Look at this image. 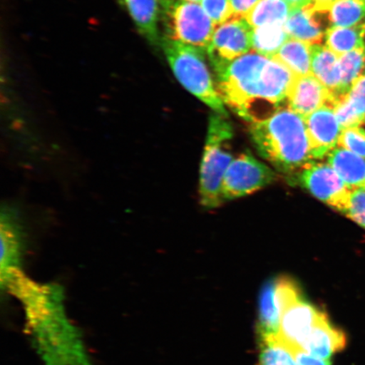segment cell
<instances>
[{"instance_id":"cell-22","label":"cell","mask_w":365,"mask_h":365,"mask_svg":"<svg viewBox=\"0 0 365 365\" xmlns=\"http://www.w3.org/2000/svg\"><path fill=\"white\" fill-rule=\"evenodd\" d=\"M290 38L284 24H272L253 29L252 51L273 58Z\"/></svg>"},{"instance_id":"cell-11","label":"cell","mask_w":365,"mask_h":365,"mask_svg":"<svg viewBox=\"0 0 365 365\" xmlns=\"http://www.w3.org/2000/svg\"><path fill=\"white\" fill-rule=\"evenodd\" d=\"M312 158L322 160L336 148L341 128L331 105L326 104L304 118Z\"/></svg>"},{"instance_id":"cell-4","label":"cell","mask_w":365,"mask_h":365,"mask_svg":"<svg viewBox=\"0 0 365 365\" xmlns=\"http://www.w3.org/2000/svg\"><path fill=\"white\" fill-rule=\"evenodd\" d=\"M226 118L216 113L210 117L200 173V202L207 208L218 207L225 202L222 182L234 160L230 150L234 133Z\"/></svg>"},{"instance_id":"cell-19","label":"cell","mask_w":365,"mask_h":365,"mask_svg":"<svg viewBox=\"0 0 365 365\" xmlns=\"http://www.w3.org/2000/svg\"><path fill=\"white\" fill-rule=\"evenodd\" d=\"M277 279L268 280L262 287L259 299L258 331L259 337L277 336L279 332L280 312L276 297Z\"/></svg>"},{"instance_id":"cell-6","label":"cell","mask_w":365,"mask_h":365,"mask_svg":"<svg viewBox=\"0 0 365 365\" xmlns=\"http://www.w3.org/2000/svg\"><path fill=\"white\" fill-rule=\"evenodd\" d=\"M166 39L207 51L216 26L200 3L160 0Z\"/></svg>"},{"instance_id":"cell-28","label":"cell","mask_w":365,"mask_h":365,"mask_svg":"<svg viewBox=\"0 0 365 365\" xmlns=\"http://www.w3.org/2000/svg\"><path fill=\"white\" fill-rule=\"evenodd\" d=\"M337 145L365 158V130L361 126L342 129Z\"/></svg>"},{"instance_id":"cell-23","label":"cell","mask_w":365,"mask_h":365,"mask_svg":"<svg viewBox=\"0 0 365 365\" xmlns=\"http://www.w3.org/2000/svg\"><path fill=\"white\" fill-rule=\"evenodd\" d=\"M364 24L354 27H329L326 31V46L336 56L364 49Z\"/></svg>"},{"instance_id":"cell-8","label":"cell","mask_w":365,"mask_h":365,"mask_svg":"<svg viewBox=\"0 0 365 365\" xmlns=\"http://www.w3.org/2000/svg\"><path fill=\"white\" fill-rule=\"evenodd\" d=\"M297 175L299 184L314 197L340 212L348 211L353 191L329 163L310 162Z\"/></svg>"},{"instance_id":"cell-30","label":"cell","mask_w":365,"mask_h":365,"mask_svg":"<svg viewBox=\"0 0 365 365\" xmlns=\"http://www.w3.org/2000/svg\"><path fill=\"white\" fill-rule=\"evenodd\" d=\"M346 96L355 110L365 118V75L354 82Z\"/></svg>"},{"instance_id":"cell-36","label":"cell","mask_w":365,"mask_h":365,"mask_svg":"<svg viewBox=\"0 0 365 365\" xmlns=\"http://www.w3.org/2000/svg\"><path fill=\"white\" fill-rule=\"evenodd\" d=\"M182 1H188V2H195V3H200L202 0H182Z\"/></svg>"},{"instance_id":"cell-3","label":"cell","mask_w":365,"mask_h":365,"mask_svg":"<svg viewBox=\"0 0 365 365\" xmlns=\"http://www.w3.org/2000/svg\"><path fill=\"white\" fill-rule=\"evenodd\" d=\"M251 139L259 154L278 171L298 175L314 161L304 118L289 105L264 120L250 123Z\"/></svg>"},{"instance_id":"cell-24","label":"cell","mask_w":365,"mask_h":365,"mask_svg":"<svg viewBox=\"0 0 365 365\" xmlns=\"http://www.w3.org/2000/svg\"><path fill=\"white\" fill-rule=\"evenodd\" d=\"M329 27H354L365 24L364 0H336L327 12ZM328 27V29H329Z\"/></svg>"},{"instance_id":"cell-9","label":"cell","mask_w":365,"mask_h":365,"mask_svg":"<svg viewBox=\"0 0 365 365\" xmlns=\"http://www.w3.org/2000/svg\"><path fill=\"white\" fill-rule=\"evenodd\" d=\"M276 175L266 164L250 153H243L232 160L222 182L225 200L243 197L270 185Z\"/></svg>"},{"instance_id":"cell-12","label":"cell","mask_w":365,"mask_h":365,"mask_svg":"<svg viewBox=\"0 0 365 365\" xmlns=\"http://www.w3.org/2000/svg\"><path fill=\"white\" fill-rule=\"evenodd\" d=\"M332 98L330 91L312 74L295 76L287 95V103L304 118L328 104Z\"/></svg>"},{"instance_id":"cell-16","label":"cell","mask_w":365,"mask_h":365,"mask_svg":"<svg viewBox=\"0 0 365 365\" xmlns=\"http://www.w3.org/2000/svg\"><path fill=\"white\" fill-rule=\"evenodd\" d=\"M327 162L351 190H365V158L336 148L328 155Z\"/></svg>"},{"instance_id":"cell-38","label":"cell","mask_w":365,"mask_h":365,"mask_svg":"<svg viewBox=\"0 0 365 365\" xmlns=\"http://www.w3.org/2000/svg\"><path fill=\"white\" fill-rule=\"evenodd\" d=\"M364 1H365V0H364Z\"/></svg>"},{"instance_id":"cell-37","label":"cell","mask_w":365,"mask_h":365,"mask_svg":"<svg viewBox=\"0 0 365 365\" xmlns=\"http://www.w3.org/2000/svg\"><path fill=\"white\" fill-rule=\"evenodd\" d=\"M364 75H365V68H364Z\"/></svg>"},{"instance_id":"cell-32","label":"cell","mask_w":365,"mask_h":365,"mask_svg":"<svg viewBox=\"0 0 365 365\" xmlns=\"http://www.w3.org/2000/svg\"><path fill=\"white\" fill-rule=\"evenodd\" d=\"M297 365H331L329 359L317 358L301 349L291 350Z\"/></svg>"},{"instance_id":"cell-27","label":"cell","mask_w":365,"mask_h":365,"mask_svg":"<svg viewBox=\"0 0 365 365\" xmlns=\"http://www.w3.org/2000/svg\"><path fill=\"white\" fill-rule=\"evenodd\" d=\"M331 105L339 120L341 130L345 128L361 126L365 124V118L355 110L346 98V94L332 100Z\"/></svg>"},{"instance_id":"cell-10","label":"cell","mask_w":365,"mask_h":365,"mask_svg":"<svg viewBox=\"0 0 365 365\" xmlns=\"http://www.w3.org/2000/svg\"><path fill=\"white\" fill-rule=\"evenodd\" d=\"M323 314L322 310L308 302L304 296L301 297L281 313L279 332L277 336L278 340L289 351L300 349Z\"/></svg>"},{"instance_id":"cell-34","label":"cell","mask_w":365,"mask_h":365,"mask_svg":"<svg viewBox=\"0 0 365 365\" xmlns=\"http://www.w3.org/2000/svg\"><path fill=\"white\" fill-rule=\"evenodd\" d=\"M336 1V0H312V4L317 11L327 13Z\"/></svg>"},{"instance_id":"cell-29","label":"cell","mask_w":365,"mask_h":365,"mask_svg":"<svg viewBox=\"0 0 365 365\" xmlns=\"http://www.w3.org/2000/svg\"><path fill=\"white\" fill-rule=\"evenodd\" d=\"M200 4L216 26L234 18L230 0H202Z\"/></svg>"},{"instance_id":"cell-14","label":"cell","mask_w":365,"mask_h":365,"mask_svg":"<svg viewBox=\"0 0 365 365\" xmlns=\"http://www.w3.org/2000/svg\"><path fill=\"white\" fill-rule=\"evenodd\" d=\"M327 13L319 12L309 3L307 6L294 8L285 23L290 38L310 45L321 44L326 31L323 18Z\"/></svg>"},{"instance_id":"cell-35","label":"cell","mask_w":365,"mask_h":365,"mask_svg":"<svg viewBox=\"0 0 365 365\" xmlns=\"http://www.w3.org/2000/svg\"><path fill=\"white\" fill-rule=\"evenodd\" d=\"M286 1L289 3L293 9L307 6V4L312 3V0H286Z\"/></svg>"},{"instance_id":"cell-20","label":"cell","mask_w":365,"mask_h":365,"mask_svg":"<svg viewBox=\"0 0 365 365\" xmlns=\"http://www.w3.org/2000/svg\"><path fill=\"white\" fill-rule=\"evenodd\" d=\"M312 46L289 38L273 58L284 65L294 76H308L312 74Z\"/></svg>"},{"instance_id":"cell-33","label":"cell","mask_w":365,"mask_h":365,"mask_svg":"<svg viewBox=\"0 0 365 365\" xmlns=\"http://www.w3.org/2000/svg\"><path fill=\"white\" fill-rule=\"evenodd\" d=\"M259 0H230L234 17L245 18Z\"/></svg>"},{"instance_id":"cell-21","label":"cell","mask_w":365,"mask_h":365,"mask_svg":"<svg viewBox=\"0 0 365 365\" xmlns=\"http://www.w3.org/2000/svg\"><path fill=\"white\" fill-rule=\"evenodd\" d=\"M292 10L293 7L286 0H259L245 19L253 29L272 24L285 25Z\"/></svg>"},{"instance_id":"cell-39","label":"cell","mask_w":365,"mask_h":365,"mask_svg":"<svg viewBox=\"0 0 365 365\" xmlns=\"http://www.w3.org/2000/svg\"><path fill=\"white\" fill-rule=\"evenodd\" d=\"M294 365H297V364H294Z\"/></svg>"},{"instance_id":"cell-17","label":"cell","mask_w":365,"mask_h":365,"mask_svg":"<svg viewBox=\"0 0 365 365\" xmlns=\"http://www.w3.org/2000/svg\"><path fill=\"white\" fill-rule=\"evenodd\" d=\"M124 3L140 33L150 43H158L161 17L160 0H124Z\"/></svg>"},{"instance_id":"cell-25","label":"cell","mask_w":365,"mask_h":365,"mask_svg":"<svg viewBox=\"0 0 365 365\" xmlns=\"http://www.w3.org/2000/svg\"><path fill=\"white\" fill-rule=\"evenodd\" d=\"M341 77V96L349 91L354 82L364 75L365 68V50L356 49L339 56Z\"/></svg>"},{"instance_id":"cell-1","label":"cell","mask_w":365,"mask_h":365,"mask_svg":"<svg viewBox=\"0 0 365 365\" xmlns=\"http://www.w3.org/2000/svg\"><path fill=\"white\" fill-rule=\"evenodd\" d=\"M2 287L21 300L43 365H91L81 332L67 316L61 286L36 284L20 269Z\"/></svg>"},{"instance_id":"cell-31","label":"cell","mask_w":365,"mask_h":365,"mask_svg":"<svg viewBox=\"0 0 365 365\" xmlns=\"http://www.w3.org/2000/svg\"><path fill=\"white\" fill-rule=\"evenodd\" d=\"M345 215L365 230V190L353 191L350 207Z\"/></svg>"},{"instance_id":"cell-13","label":"cell","mask_w":365,"mask_h":365,"mask_svg":"<svg viewBox=\"0 0 365 365\" xmlns=\"http://www.w3.org/2000/svg\"><path fill=\"white\" fill-rule=\"evenodd\" d=\"M344 332L333 326L324 313L310 331L300 349L317 358L329 359L331 356L345 348Z\"/></svg>"},{"instance_id":"cell-5","label":"cell","mask_w":365,"mask_h":365,"mask_svg":"<svg viewBox=\"0 0 365 365\" xmlns=\"http://www.w3.org/2000/svg\"><path fill=\"white\" fill-rule=\"evenodd\" d=\"M164 53L178 81L214 112L227 118L220 94L205 63L204 50L164 40Z\"/></svg>"},{"instance_id":"cell-26","label":"cell","mask_w":365,"mask_h":365,"mask_svg":"<svg viewBox=\"0 0 365 365\" xmlns=\"http://www.w3.org/2000/svg\"><path fill=\"white\" fill-rule=\"evenodd\" d=\"M259 365H294L293 354L277 336L259 337Z\"/></svg>"},{"instance_id":"cell-7","label":"cell","mask_w":365,"mask_h":365,"mask_svg":"<svg viewBox=\"0 0 365 365\" xmlns=\"http://www.w3.org/2000/svg\"><path fill=\"white\" fill-rule=\"evenodd\" d=\"M253 29L245 18L234 17L216 26L207 51L216 74L252 50Z\"/></svg>"},{"instance_id":"cell-15","label":"cell","mask_w":365,"mask_h":365,"mask_svg":"<svg viewBox=\"0 0 365 365\" xmlns=\"http://www.w3.org/2000/svg\"><path fill=\"white\" fill-rule=\"evenodd\" d=\"M312 75L330 91L332 96L331 102L333 99L341 96V77L339 56L328 48L326 45H312Z\"/></svg>"},{"instance_id":"cell-18","label":"cell","mask_w":365,"mask_h":365,"mask_svg":"<svg viewBox=\"0 0 365 365\" xmlns=\"http://www.w3.org/2000/svg\"><path fill=\"white\" fill-rule=\"evenodd\" d=\"M1 236V281L21 269V237L19 230L9 214H2L0 225Z\"/></svg>"},{"instance_id":"cell-2","label":"cell","mask_w":365,"mask_h":365,"mask_svg":"<svg viewBox=\"0 0 365 365\" xmlns=\"http://www.w3.org/2000/svg\"><path fill=\"white\" fill-rule=\"evenodd\" d=\"M217 91L223 103L246 121L266 118L286 101L294 75L275 58L251 51L217 73Z\"/></svg>"}]
</instances>
